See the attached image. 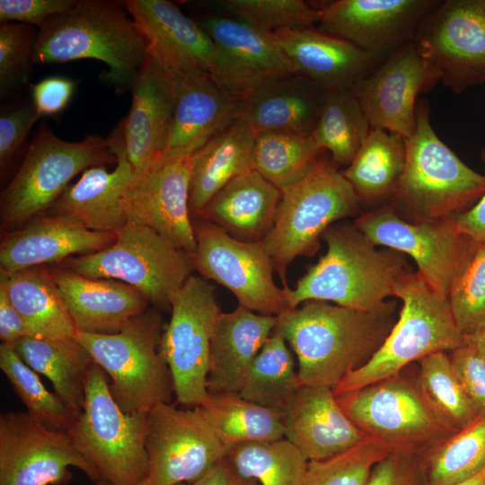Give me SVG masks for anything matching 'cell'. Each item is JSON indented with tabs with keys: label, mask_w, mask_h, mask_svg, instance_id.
I'll return each mask as SVG.
<instances>
[{
	"label": "cell",
	"mask_w": 485,
	"mask_h": 485,
	"mask_svg": "<svg viewBox=\"0 0 485 485\" xmlns=\"http://www.w3.org/2000/svg\"><path fill=\"white\" fill-rule=\"evenodd\" d=\"M130 91L129 111L118 128L128 160L136 175H141L163 154L176 102L177 81L147 53Z\"/></svg>",
	"instance_id": "obj_23"
},
{
	"label": "cell",
	"mask_w": 485,
	"mask_h": 485,
	"mask_svg": "<svg viewBox=\"0 0 485 485\" xmlns=\"http://www.w3.org/2000/svg\"><path fill=\"white\" fill-rule=\"evenodd\" d=\"M146 414L124 412L110 393L106 373L94 362L84 409L66 434L105 485H138L148 477Z\"/></svg>",
	"instance_id": "obj_9"
},
{
	"label": "cell",
	"mask_w": 485,
	"mask_h": 485,
	"mask_svg": "<svg viewBox=\"0 0 485 485\" xmlns=\"http://www.w3.org/2000/svg\"><path fill=\"white\" fill-rule=\"evenodd\" d=\"M270 34L295 73L326 90L354 88L379 60L354 44L313 27Z\"/></svg>",
	"instance_id": "obj_28"
},
{
	"label": "cell",
	"mask_w": 485,
	"mask_h": 485,
	"mask_svg": "<svg viewBox=\"0 0 485 485\" xmlns=\"http://www.w3.org/2000/svg\"><path fill=\"white\" fill-rule=\"evenodd\" d=\"M176 81V102L162 156L192 154L231 126L245 110V100L220 89L208 74Z\"/></svg>",
	"instance_id": "obj_27"
},
{
	"label": "cell",
	"mask_w": 485,
	"mask_h": 485,
	"mask_svg": "<svg viewBox=\"0 0 485 485\" xmlns=\"http://www.w3.org/2000/svg\"><path fill=\"white\" fill-rule=\"evenodd\" d=\"M70 467L105 485L95 466L65 431L48 428L29 412L0 416V485H67Z\"/></svg>",
	"instance_id": "obj_15"
},
{
	"label": "cell",
	"mask_w": 485,
	"mask_h": 485,
	"mask_svg": "<svg viewBox=\"0 0 485 485\" xmlns=\"http://www.w3.org/2000/svg\"><path fill=\"white\" fill-rule=\"evenodd\" d=\"M275 224L260 242L284 288L287 269L297 257L313 255L332 224L356 214L360 200L332 162L322 156L307 173L281 190Z\"/></svg>",
	"instance_id": "obj_7"
},
{
	"label": "cell",
	"mask_w": 485,
	"mask_h": 485,
	"mask_svg": "<svg viewBox=\"0 0 485 485\" xmlns=\"http://www.w3.org/2000/svg\"><path fill=\"white\" fill-rule=\"evenodd\" d=\"M117 156L115 168L104 165L85 170L70 184L45 215L70 218L88 230L116 234L128 223L125 195L136 173L124 149L117 127L107 138Z\"/></svg>",
	"instance_id": "obj_24"
},
{
	"label": "cell",
	"mask_w": 485,
	"mask_h": 485,
	"mask_svg": "<svg viewBox=\"0 0 485 485\" xmlns=\"http://www.w3.org/2000/svg\"><path fill=\"white\" fill-rule=\"evenodd\" d=\"M255 137L242 114L191 154L189 205L192 219L227 183L253 169Z\"/></svg>",
	"instance_id": "obj_33"
},
{
	"label": "cell",
	"mask_w": 485,
	"mask_h": 485,
	"mask_svg": "<svg viewBox=\"0 0 485 485\" xmlns=\"http://www.w3.org/2000/svg\"><path fill=\"white\" fill-rule=\"evenodd\" d=\"M138 485H153L148 477L144 480L142 482H140Z\"/></svg>",
	"instance_id": "obj_59"
},
{
	"label": "cell",
	"mask_w": 485,
	"mask_h": 485,
	"mask_svg": "<svg viewBox=\"0 0 485 485\" xmlns=\"http://www.w3.org/2000/svg\"><path fill=\"white\" fill-rule=\"evenodd\" d=\"M0 283L35 337L75 336L76 330L49 269L34 267L12 274L0 272Z\"/></svg>",
	"instance_id": "obj_35"
},
{
	"label": "cell",
	"mask_w": 485,
	"mask_h": 485,
	"mask_svg": "<svg viewBox=\"0 0 485 485\" xmlns=\"http://www.w3.org/2000/svg\"><path fill=\"white\" fill-rule=\"evenodd\" d=\"M405 162V138L371 128L350 164L340 172L360 201H375L393 198Z\"/></svg>",
	"instance_id": "obj_36"
},
{
	"label": "cell",
	"mask_w": 485,
	"mask_h": 485,
	"mask_svg": "<svg viewBox=\"0 0 485 485\" xmlns=\"http://www.w3.org/2000/svg\"><path fill=\"white\" fill-rule=\"evenodd\" d=\"M354 225L375 245L412 258L419 275L447 297L477 246L454 216L407 222L392 206L365 214Z\"/></svg>",
	"instance_id": "obj_13"
},
{
	"label": "cell",
	"mask_w": 485,
	"mask_h": 485,
	"mask_svg": "<svg viewBox=\"0 0 485 485\" xmlns=\"http://www.w3.org/2000/svg\"><path fill=\"white\" fill-rule=\"evenodd\" d=\"M302 386L287 343L274 330L254 358L239 394L249 401L283 410Z\"/></svg>",
	"instance_id": "obj_40"
},
{
	"label": "cell",
	"mask_w": 485,
	"mask_h": 485,
	"mask_svg": "<svg viewBox=\"0 0 485 485\" xmlns=\"http://www.w3.org/2000/svg\"><path fill=\"white\" fill-rule=\"evenodd\" d=\"M283 422L285 438L309 461L340 454L367 438L329 387L303 385L283 410Z\"/></svg>",
	"instance_id": "obj_26"
},
{
	"label": "cell",
	"mask_w": 485,
	"mask_h": 485,
	"mask_svg": "<svg viewBox=\"0 0 485 485\" xmlns=\"http://www.w3.org/2000/svg\"><path fill=\"white\" fill-rule=\"evenodd\" d=\"M223 8L234 18L262 31L313 28L320 10L302 0H225Z\"/></svg>",
	"instance_id": "obj_46"
},
{
	"label": "cell",
	"mask_w": 485,
	"mask_h": 485,
	"mask_svg": "<svg viewBox=\"0 0 485 485\" xmlns=\"http://www.w3.org/2000/svg\"><path fill=\"white\" fill-rule=\"evenodd\" d=\"M322 152L309 135L261 132L255 137L253 169L282 190L304 176Z\"/></svg>",
	"instance_id": "obj_42"
},
{
	"label": "cell",
	"mask_w": 485,
	"mask_h": 485,
	"mask_svg": "<svg viewBox=\"0 0 485 485\" xmlns=\"http://www.w3.org/2000/svg\"><path fill=\"white\" fill-rule=\"evenodd\" d=\"M0 368L27 412L48 428L66 432L77 416L44 386L38 373L24 363L12 345L1 343Z\"/></svg>",
	"instance_id": "obj_44"
},
{
	"label": "cell",
	"mask_w": 485,
	"mask_h": 485,
	"mask_svg": "<svg viewBox=\"0 0 485 485\" xmlns=\"http://www.w3.org/2000/svg\"><path fill=\"white\" fill-rule=\"evenodd\" d=\"M453 485H485V470L472 479Z\"/></svg>",
	"instance_id": "obj_58"
},
{
	"label": "cell",
	"mask_w": 485,
	"mask_h": 485,
	"mask_svg": "<svg viewBox=\"0 0 485 485\" xmlns=\"http://www.w3.org/2000/svg\"><path fill=\"white\" fill-rule=\"evenodd\" d=\"M395 306L368 312L311 300L278 315L275 330L296 356L302 384L334 389L380 348Z\"/></svg>",
	"instance_id": "obj_1"
},
{
	"label": "cell",
	"mask_w": 485,
	"mask_h": 485,
	"mask_svg": "<svg viewBox=\"0 0 485 485\" xmlns=\"http://www.w3.org/2000/svg\"><path fill=\"white\" fill-rule=\"evenodd\" d=\"M226 458L240 476L260 485H304L309 463L286 438L239 444Z\"/></svg>",
	"instance_id": "obj_41"
},
{
	"label": "cell",
	"mask_w": 485,
	"mask_h": 485,
	"mask_svg": "<svg viewBox=\"0 0 485 485\" xmlns=\"http://www.w3.org/2000/svg\"><path fill=\"white\" fill-rule=\"evenodd\" d=\"M418 363L419 387L436 418L449 432H457L479 418L448 353L436 352Z\"/></svg>",
	"instance_id": "obj_43"
},
{
	"label": "cell",
	"mask_w": 485,
	"mask_h": 485,
	"mask_svg": "<svg viewBox=\"0 0 485 485\" xmlns=\"http://www.w3.org/2000/svg\"><path fill=\"white\" fill-rule=\"evenodd\" d=\"M195 21L214 43L210 77L225 93L246 101L264 83L296 74L270 33L234 17L200 14Z\"/></svg>",
	"instance_id": "obj_18"
},
{
	"label": "cell",
	"mask_w": 485,
	"mask_h": 485,
	"mask_svg": "<svg viewBox=\"0 0 485 485\" xmlns=\"http://www.w3.org/2000/svg\"><path fill=\"white\" fill-rule=\"evenodd\" d=\"M124 6L143 34L147 53L176 80L208 74L215 46L209 35L166 0H127Z\"/></svg>",
	"instance_id": "obj_22"
},
{
	"label": "cell",
	"mask_w": 485,
	"mask_h": 485,
	"mask_svg": "<svg viewBox=\"0 0 485 485\" xmlns=\"http://www.w3.org/2000/svg\"><path fill=\"white\" fill-rule=\"evenodd\" d=\"M354 88L327 92L310 137L331 154L335 165H349L371 129Z\"/></svg>",
	"instance_id": "obj_38"
},
{
	"label": "cell",
	"mask_w": 485,
	"mask_h": 485,
	"mask_svg": "<svg viewBox=\"0 0 485 485\" xmlns=\"http://www.w3.org/2000/svg\"><path fill=\"white\" fill-rule=\"evenodd\" d=\"M448 355L477 416L485 417V358L466 341Z\"/></svg>",
	"instance_id": "obj_50"
},
{
	"label": "cell",
	"mask_w": 485,
	"mask_h": 485,
	"mask_svg": "<svg viewBox=\"0 0 485 485\" xmlns=\"http://www.w3.org/2000/svg\"><path fill=\"white\" fill-rule=\"evenodd\" d=\"M60 268L123 282L162 309L171 308L172 296L194 270L190 255L154 230L133 223L118 231L109 247L68 258Z\"/></svg>",
	"instance_id": "obj_10"
},
{
	"label": "cell",
	"mask_w": 485,
	"mask_h": 485,
	"mask_svg": "<svg viewBox=\"0 0 485 485\" xmlns=\"http://www.w3.org/2000/svg\"><path fill=\"white\" fill-rule=\"evenodd\" d=\"M196 250L194 269L205 279L227 288L239 305L252 312L278 316L290 309L284 287L274 280L272 260L260 242H244L219 226L193 219Z\"/></svg>",
	"instance_id": "obj_14"
},
{
	"label": "cell",
	"mask_w": 485,
	"mask_h": 485,
	"mask_svg": "<svg viewBox=\"0 0 485 485\" xmlns=\"http://www.w3.org/2000/svg\"><path fill=\"white\" fill-rule=\"evenodd\" d=\"M322 237L326 253L294 288H284L290 309L311 300L368 312L385 308L397 282L410 269L405 255L376 249L355 225H331Z\"/></svg>",
	"instance_id": "obj_2"
},
{
	"label": "cell",
	"mask_w": 485,
	"mask_h": 485,
	"mask_svg": "<svg viewBox=\"0 0 485 485\" xmlns=\"http://www.w3.org/2000/svg\"><path fill=\"white\" fill-rule=\"evenodd\" d=\"M12 346L24 363L51 382L55 393L73 413L82 412L86 379L94 361L75 336L24 337Z\"/></svg>",
	"instance_id": "obj_34"
},
{
	"label": "cell",
	"mask_w": 485,
	"mask_h": 485,
	"mask_svg": "<svg viewBox=\"0 0 485 485\" xmlns=\"http://www.w3.org/2000/svg\"><path fill=\"white\" fill-rule=\"evenodd\" d=\"M391 453L367 437L345 453L309 461L304 485H366L374 467Z\"/></svg>",
	"instance_id": "obj_45"
},
{
	"label": "cell",
	"mask_w": 485,
	"mask_h": 485,
	"mask_svg": "<svg viewBox=\"0 0 485 485\" xmlns=\"http://www.w3.org/2000/svg\"><path fill=\"white\" fill-rule=\"evenodd\" d=\"M413 40L454 93L485 83V0H448L433 7Z\"/></svg>",
	"instance_id": "obj_17"
},
{
	"label": "cell",
	"mask_w": 485,
	"mask_h": 485,
	"mask_svg": "<svg viewBox=\"0 0 485 485\" xmlns=\"http://www.w3.org/2000/svg\"><path fill=\"white\" fill-rule=\"evenodd\" d=\"M328 91L297 74L277 77L246 99L243 114L256 135L266 131L310 135Z\"/></svg>",
	"instance_id": "obj_32"
},
{
	"label": "cell",
	"mask_w": 485,
	"mask_h": 485,
	"mask_svg": "<svg viewBox=\"0 0 485 485\" xmlns=\"http://www.w3.org/2000/svg\"><path fill=\"white\" fill-rule=\"evenodd\" d=\"M40 116L32 101H20L0 109V171L3 177L22 153Z\"/></svg>",
	"instance_id": "obj_49"
},
{
	"label": "cell",
	"mask_w": 485,
	"mask_h": 485,
	"mask_svg": "<svg viewBox=\"0 0 485 485\" xmlns=\"http://www.w3.org/2000/svg\"><path fill=\"white\" fill-rule=\"evenodd\" d=\"M197 407L229 450L242 443L285 438L283 410L249 401L239 393H209Z\"/></svg>",
	"instance_id": "obj_37"
},
{
	"label": "cell",
	"mask_w": 485,
	"mask_h": 485,
	"mask_svg": "<svg viewBox=\"0 0 485 485\" xmlns=\"http://www.w3.org/2000/svg\"><path fill=\"white\" fill-rule=\"evenodd\" d=\"M393 296L402 306L388 336L375 355L349 373L334 389L340 395L400 374L412 362L436 353H449L465 343L449 298L411 269L397 282Z\"/></svg>",
	"instance_id": "obj_4"
},
{
	"label": "cell",
	"mask_w": 485,
	"mask_h": 485,
	"mask_svg": "<svg viewBox=\"0 0 485 485\" xmlns=\"http://www.w3.org/2000/svg\"><path fill=\"white\" fill-rule=\"evenodd\" d=\"M406 162L392 207L414 222L441 219L463 212L485 193V175L466 165L437 137L422 101L417 125L405 139Z\"/></svg>",
	"instance_id": "obj_6"
},
{
	"label": "cell",
	"mask_w": 485,
	"mask_h": 485,
	"mask_svg": "<svg viewBox=\"0 0 485 485\" xmlns=\"http://www.w3.org/2000/svg\"><path fill=\"white\" fill-rule=\"evenodd\" d=\"M276 325L277 316L241 305L219 313L210 343L208 393L240 392L254 358Z\"/></svg>",
	"instance_id": "obj_30"
},
{
	"label": "cell",
	"mask_w": 485,
	"mask_h": 485,
	"mask_svg": "<svg viewBox=\"0 0 485 485\" xmlns=\"http://www.w3.org/2000/svg\"><path fill=\"white\" fill-rule=\"evenodd\" d=\"M146 54V40L124 3L78 0L39 29L33 62L99 60L108 67L103 82L119 93L130 90Z\"/></svg>",
	"instance_id": "obj_3"
},
{
	"label": "cell",
	"mask_w": 485,
	"mask_h": 485,
	"mask_svg": "<svg viewBox=\"0 0 485 485\" xmlns=\"http://www.w3.org/2000/svg\"><path fill=\"white\" fill-rule=\"evenodd\" d=\"M49 271L76 331L117 333L149 304L134 287L115 279L88 278L63 268Z\"/></svg>",
	"instance_id": "obj_29"
},
{
	"label": "cell",
	"mask_w": 485,
	"mask_h": 485,
	"mask_svg": "<svg viewBox=\"0 0 485 485\" xmlns=\"http://www.w3.org/2000/svg\"><path fill=\"white\" fill-rule=\"evenodd\" d=\"M422 485H453L485 470V417L429 446L418 457Z\"/></svg>",
	"instance_id": "obj_39"
},
{
	"label": "cell",
	"mask_w": 485,
	"mask_h": 485,
	"mask_svg": "<svg viewBox=\"0 0 485 485\" xmlns=\"http://www.w3.org/2000/svg\"><path fill=\"white\" fill-rule=\"evenodd\" d=\"M465 341L472 345L485 358V325L465 337Z\"/></svg>",
	"instance_id": "obj_57"
},
{
	"label": "cell",
	"mask_w": 485,
	"mask_h": 485,
	"mask_svg": "<svg viewBox=\"0 0 485 485\" xmlns=\"http://www.w3.org/2000/svg\"><path fill=\"white\" fill-rule=\"evenodd\" d=\"M163 321L154 309L131 319L119 332L75 337L106 373L110 393L126 413H147L174 393L171 372L160 353Z\"/></svg>",
	"instance_id": "obj_8"
},
{
	"label": "cell",
	"mask_w": 485,
	"mask_h": 485,
	"mask_svg": "<svg viewBox=\"0 0 485 485\" xmlns=\"http://www.w3.org/2000/svg\"><path fill=\"white\" fill-rule=\"evenodd\" d=\"M175 485H259L251 479L240 476L225 457L201 478L192 482H182Z\"/></svg>",
	"instance_id": "obj_56"
},
{
	"label": "cell",
	"mask_w": 485,
	"mask_h": 485,
	"mask_svg": "<svg viewBox=\"0 0 485 485\" xmlns=\"http://www.w3.org/2000/svg\"><path fill=\"white\" fill-rule=\"evenodd\" d=\"M429 0H339L320 9V30L380 57L413 40Z\"/></svg>",
	"instance_id": "obj_21"
},
{
	"label": "cell",
	"mask_w": 485,
	"mask_h": 485,
	"mask_svg": "<svg viewBox=\"0 0 485 485\" xmlns=\"http://www.w3.org/2000/svg\"><path fill=\"white\" fill-rule=\"evenodd\" d=\"M38 31L32 25H0V95L4 98L29 81Z\"/></svg>",
	"instance_id": "obj_48"
},
{
	"label": "cell",
	"mask_w": 485,
	"mask_h": 485,
	"mask_svg": "<svg viewBox=\"0 0 485 485\" xmlns=\"http://www.w3.org/2000/svg\"><path fill=\"white\" fill-rule=\"evenodd\" d=\"M348 419L392 453L418 457L453 434L436 418L417 382L401 373L336 396Z\"/></svg>",
	"instance_id": "obj_11"
},
{
	"label": "cell",
	"mask_w": 485,
	"mask_h": 485,
	"mask_svg": "<svg viewBox=\"0 0 485 485\" xmlns=\"http://www.w3.org/2000/svg\"><path fill=\"white\" fill-rule=\"evenodd\" d=\"M366 485H422L418 458L391 453L374 467Z\"/></svg>",
	"instance_id": "obj_53"
},
{
	"label": "cell",
	"mask_w": 485,
	"mask_h": 485,
	"mask_svg": "<svg viewBox=\"0 0 485 485\" xmlns=\"http://www.w3.org/2000/svg\"><path fill=\"white\" fill-rule=\"evenodd\" d=\"M459 230L473 242L485 241V193L471 208L454 216Z\"/></svg>",
	"instance_id": "obj_55"
},
{
	"label": "cell",
	"mask_w": 485,
	"mask_h": 485,
	"mask_svg": "<svg viewBox=\"0 0 485 485\" xmlns=\"http://www.w3.org/2000/svg\"><path fill=\"white\" fill-rule=\"evenodd\" d=\"M117 163L108 139L96 134L66 141L42 121L12 180L0 197L2 226L7 233L43 216L80 172Z\"/></svg>",
	"instance_id": "obj_5"
},
{
	"label": "cell",
	"mask_w": 485,
	"mask_h": 485,
	"mask_svg": "<svg viewBox=\"0 0 485 485\" xmlns=\"http://www.w3.org/2000/svg\"><path fill=\"white\" fill-rule=\"evenodd\" d=\"M24 337H35L33 331L11 303L6 290L0 283V339L2 343L13 345Z\"/></svg>",
	"instance_id": "obj_54"
},
{
	"label": "cell",
	"mask_w": 485,
	"mask_h": 485,
	"mask_svg": "<svg viewBox=\"0 0 485 485\" xmlns=\"http://www.w3.org/2000/svg\"><path fill=\"white\" fill-rule=\"evenodd\" d=\"M145 445L153 485L192 482L229 452L198 407L178 409L171 402L157 404L147 412Z\"/></svg>",
	"instance_id": "obj_16"
},
{
	"label": "cell",
	"mask_w": 485,
	"mask_h": 485,
	"mask_svg": "<svg viewBox=\"0 0 485 485\" xmlns=\"http://www.w3.org/2000/svg\"><path fill=\"white\" fill-rule=\"evenodd\" d=\"M191 154L161 156L136 175L125 195L128 223L147 226L192 256L196 250L190 212Z\"/></svg>",
	"instance_id": "obj_20"
},
{
	"label": "cell",
	"mask_w": 485,
	"mask_h": 485,
	"mask_svg": "<svg viewBox=\"0 0 485 485\" xmlns=\"http://www.w3.org/2000/svg\"><path fill=\"white\" fill-rule=\"evenodd\" d=\"M115 239L116 234L91 231L70 218L43 215L4 235L0 244V272L12 274L61 263L103 250Z\"/></svg>",
	"instance_id": "obj_25"
},
{
	"label": "cell",
	"mask_w": 485,
	"mask_h": 485,
	"mask_svg": "<svg viewBox=\"0 0 485 485\" xmlns=\"http://www.w3.org/2000/svg\"><path fill=\"white\" fill-rule=\"evenodd\" d=\"M448 298L457 326L465 337L485 325V241L477 244Z\"/></svg>",
	"instance_id": "obj_47"
},
{
	"label": "cell",
	"mask_w": 485,
	"mask_h": 485,
	"mask_svg": "<svg viewBox=\"0 0 485 485\" xmlns=\"http://www.w3.org/2000/svg\"><path fill=\"white\" fill-rule=\"evenodd\" d=\"M221 310L215 287L190 275L171 301V319L163 332L160 353L172 375L179 403L200 406L208 397L210 343Z\"/></svg>",
	"instance_id": "obj_12"
},
{
	"label": "cell",
	"mask_w": 485,
	"mask_h": 485,
	"mask_svg": "<svg viewBox=\"0 0 485 485\" xmlns=\"http://www.w3.org/2000/svg\"><path fill=\"white\" fill-rule=\"evenodd\" d=\"M440 81L412 40L392 52L354 91L372 128L410 138L417 125V97Z\"/></svg>",
	"instance_id": "obj_19"
},
{
	"label": "cell",
	"mask_w": 485,
	"mask_h": 485,
	"mask_svg": "<svg viewBox=\"0 0 485 485\" xmlns=\"http://www.w3.org/2000/svg\"><path fill=\"white\" fill-rule=\"evenodd\" d=\"M76 83L63 75H50L31 84V101L40 117L61 113L69 104Z\"/></svg>",
	"instance_id": "obj_52"
},
{
	"label": "cell",
	"mask_w": 485,
	"mask_h": 485,
	"mask_svg": "<svg viewBox=\"0 0 485 485\" xmlns=\"http://www.w3.org/2000/svg\"><path fill=\"white\" fill-rule=\"evenodd\" d=\"M281 196L279 189L251 169L227 183L196 218L238 240L261 242L275 224Z\"/></svg>",
	"instance_id": "obj_31"
},
{
	"label": "cell",
	"mask_w": 485,
	"mask_h": 485,
	"mask_svg": "<svg viewBox=\"0 0 485 485\" xmlns=\"http://www.w3.org/2000/svg\"><path fill=\"white\" fill-rule=\"evenodd\" d=\"M481 158L485 161V149L481 153Z\"/></svg>",
	"instance_id": "obj_60"
},
{
	"label": "cell",
	"mask_w": 485,
	"mask_h": 485,
	"mask_svg": "<svg viewBox=\"0 0 485 485\" xmlns=\"http://www.w3.org/2000/svg\"><path fill=\"white\" fill-rule=\"evenodd\" d=\"M78 0H0V22L40 29L49 19L71 10Z\"/></svg>",
	"instance_id": "obj_51"
}]
</instances>
